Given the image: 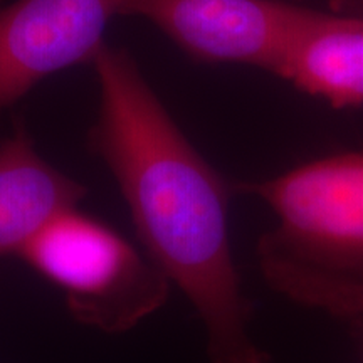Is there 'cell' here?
<instances>
[{
    "label": "cell",
    "mask_w": 363,
    "mask_h": 363,
    "mask_svg": "<svg viewBox=\"0 0 363 363\" xmlns=\"http://www.w3.org/2000/svg\"><path fill=\"white\" fill-rule=\"evenodd\" d=\"M363 0H333V7H350V6H360Z\"/></svg>",
    "instance_id": "cell-8"
},
{
    "label": "cell",
    "mask_w": 363,
    "mask_h": 363,
    "mask_svg": "<svg viewBox=\"0 0 363 363\" xmlns=\"http://www.w3.org/2000/svg\"><path fill=\"white\" fill-rule=\"evenodd\" d=\"M86 190L35 152L22 121L0 140V257L19 254Z\"/></svg>",
    "instance_id": "cell-6"
},
{
    "label": "cell",
    "mask_w": 363,
    "mask_h": 363,
    "mask_svg": "<svg viewBox=\"0 0 363 363\" xmlns=\"http://www.w3.org/2000/svg\"><path fill=\"white\" fill-rule=\"evenodd\" d=\"M197 62H233L276 74L311 9L279 0H120Z\"/></svg>",
    "instance_id": "cell-4"
},
{
    "label": "cell",
    "mask_w": 363,
    "mask_h": 363,
    "mask_svg": "<svg viewBox=\"0 0 363 363\" xmlns=\"http://www.w3.org/2000/svg\"><path fill=\"white\" fill-rule=\"evenodd\" d=\"M19 257L65 291L76 320L108 333L133 328L169 296L155 262L76 207L54 217Z\"/></svg>",
    "instance_id": "cell-3"
},
{
    "label": "cell",
    "mask_w": 363,
    "mask_h": 363,
    "mask_svg": "<svg viewBox=\"0 0 363 363\" xmlns=\"http://www.w3.org/2000/svg\"><path fill=\"white\" fill-rule=\"evenodd\" d=\"M120 0H0V113L49 76L91 65Z\"/></svg>",
    "instance_id": "cell-5"
},
{
    "label": "cell",
    "mask_w": 363,
    "mask_h": 363,
    "mask_svg": "<svg viewBox=\"0 0 363 363\" xmlns=\"http://www.w3.org/2000/svg\"><path fill=\"white\" fill-rule=\"evenodd\" d=\"M235 190L257 197L276 217L256 246L271 289L328 315L363 316V150L316 158Z\"/></svg>",
    "instance_id": "cell-2"
},
{
    "label": "cell",
    "mask_w": 363,
    "mask_h": 363,
    "mask_svg": "<svg viewBox=\"0 0 363 363\" xmlns=\"http://www.w3.org/2000/svg\"><path fill=\"white\" fill-rule=\"evenodd\" d=\"M91 66L99 110L89 145L120 185L147 256L187 296L211 363H271L249 335V303L229 230V185L179 128L123 48Z\"/></svg>",
    "instance_id": "cell-1"
},
{
    "label": "cell",
    "mask_w": 363,
    "mask_h": 363,
    "mask_svg": "<svg viewBox=\"0 0 363 363\" xmlns=\"http://www.w3.org/2000/svg\"><path fill=\"white\" fill-rule=\"evenodd\" d=\"M276 76L333 108L362 106L363 19L311 9Z\"/></svg>",
    "instance_id": "cell-7"
}]
</instances>
